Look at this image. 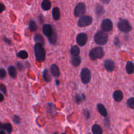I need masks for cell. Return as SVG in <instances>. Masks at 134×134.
Wrapping results in <instances>:
<instances>
[{
    "label": "cell",
    "mask_w": 134,
    "mask_h": 134,
    "mask_svg": "<svg viewBox=\"0 0 134 134\" xmlns=\"http://www.w3.org/2000/svg\"><path fill=\"white\" fill-rule=\"evenodd\" d=\"M71 62L73 65L78 66L81 63V58L79 55L73 56L71 60Z\"/></svg>",
    "instance_id": "ffe728a7"
},
{
    "label": "cell",
    "mask_w": 134,
    "mask_h": 134,
    "mask_svg": "<svg viewBox=\"0 0 134 134\" xmlns=\"http://www.w3.org/2000/svg\"><path fill=\"white\" fill-rule=\"evenodd\" d=\"M8 72L9 76L13 79H15L17 77V71L15 66L13 65H10L8 68Z\"/></svg>",
    "instance_id": "5bb4252c"
},
{
    "label": "cell",
    "mask_w": 134,
    "mask_h": 134,
    "mask_svg": "<svg viewBox=\"0 0 134 134\" xmlns=\"http://www.w3.org/2000/svg\"><path fill=\"white\" fill-rule=\"evenodd\" d=\"M82 97L80 94H76L75 95V100L77 104H80L82 102Z\"/></svg>",
    "instance_id": "d6a6232c"
},
{
    "label": "cell",
    "mask_w": 134,
    "mask_h": 134,
    "mask_svg": "<svg viewBox=\"0 0 134 134\" xmlns=\"http://www.w3.org/2000/svg\"><path fill=\"white\" fill-rule=\"evenodd\" d=\"M43 46L39 43H36L34 45V50L35 58L36 61L39 62H43L46 59V51Z\"/></svg>",
    "instance_id": "6da1fadb"
},
{
    "label": "cell",
    "mask_w": 134,
    "mask_h": 134,
    "mask_svg": "<svg viewBox=\"0 0 134 134\" xmlns=\"http://www.w3.org/2000/svg\"><path fill=\"white\" fill-rule=\"evenodd\" d=\"M128 106L132 109H134V97H130L127 100Z\"/></svg>",
    "instance_id": "f1b7e54d"
},
{
    "label": "cell",
    "mask_w": 134,
    "mask_h": 134,
    "mask_svg": "<svg viewBox=\"0 0 134 134\" xmlns=\"http://www.w3.org/2000/svg\"><path fill=\"white\" fill-rule=\"evenodd\" d=\"M104 65L106 70L108 72L113 71L115 67L114 62L111 60H106L104 61Z\"/></svg>",
    "instance_id": "8fae6325"
},
{
    "label": "cell",
    "mask_w": 134,
    "mask_h": 134,
    "mask_svg": "<svg viewBox=\"0 0 134 134\" xmlns=\"http://www.w3.org/2000/svg\"><path fill=\"white\" fill-rule=\"evenodd\" d=\"M42 31L44 36H46L47 38L49 37L54 31L52 26L48 24H45L42 26Z\"/></svg>",
    "instance_id": "30bf717a"
},
{
    "label": "cell",
    "mask_w": 134,
    "mask_h": 134,
    "mask_svg": "<svg viewBox=\"0 0 134 134\" xmlns=\"http://www.w3.org/2000/svg\"><path fill=\"white\" fill-rule=\"evenodd\" d=\"M5 130L7 131L8 133H10L13 131V127L12 125L9 122H7L4 124Z\"/></svg>",
    "instance_id": "83f0119b"
},
{
    "label": "cell",
    "mask_w": 134,
    "mask_h": 134,
    "mask_svg": "<svg viewBox=\"0 0 134 134\" xmlns=\"http://www.w3.org/2000/svg\"><path fill=\"white\" fill-rule=\"evenodd\" d=\"M16 65L17 69L19 71H23L24 70L25 66H24V64L22 62H21L20 61H18V62H17L16 63Z\"/></svg>",
    "instance_id": "f546056e"
},
{
    "label": "cell",
    "mask_w": 134,
    "mask_h": 134,
    "mask_svg": "<svg viewBox=\"0 0 134 134\" xmlns=\"http://www.w3.org/2000/svg\"><path fill=\"white\" fill-rule=\"evenodd\" d=\"M5 130L4 124L0 121V131H3Z\"/></svg>",
    "instance_id": "60d3db41"
},
{
    "label": "cell",
    "mask_w": 134,
    "mask_h": 134,
    "mask_svg": "<svg viewBox=\"0 0 134 134\" xmlns=\"http://www.w3.org/2000/svg\"><path fill=\"white\" fill-rule=\"evenodd\" d=\"M80 76L82 83L87 84L91 79V72L88 68H84L81 71Z\"/></svg>",
    "instance_id": "8992f818"
},
{
    "label": "cell",
    "mask_w": 134,
    "mask_h": 134,
    "mask_svg": "<svg viewBox=\"0 0 134 134\" xmlns=\"http://www.w3.org/2000/svg\"><path fill=\"white\" fill-rule=\"evenodd\" d=\"M55 83H56V84H57V85H58L59 84V83H60L59 81V80H57L55 81Z\"/></svg>",
    "instance_id": "ee69618b"
},
{
    "label": "cell",
    "mask_w": 134,
    "mask_h": 134,
    "mask_svg": "<svg viewBox=\"0 0 134 134\" xmlns=\"http://www.w3.org/2000/svg\"><path fill=\"white\" fill-rule=\"evenodd\" d=\"M47 109L50 112H51L52 110H55V105L54 104L52 103H49L47 106Z\"/></svg>",
    "instance_id": "e575fe53"
},
{
    "label": "cell",
    "mask_w": 134,
    "mask_h": 134,
    "mask_svg": "<svg viewBox=\"0 0 134 134\" xmlns=\"http://www.w3.org/2000/svg\"><path fill=\"white\" fill-rule=\"evenodd\" d=\"M42 76L44 80H45V81L47 82H49L51 81V76L47 69H45L43 70V73H42Z\"/></svg>",
    "instance_id": "603a6c76"
},
{
    "label": "cell",
    "mask_w": 134,
    "mask_h": 134,
    "mask_svg": "<svg viewBox=\"0 0 134 134\" xmlns=\"http://www.w3.org/2000/svg\"><path fill=\"white\" fill-rule=\"evenodd\" d=\"M95 11H96V14L98 16H101L104 13L105 9L102 5H101L100 4H97L96 6Z\"/></svg>",
    "instance_id": "484cf974"
},
{
    "label": "cell",
    "mask_w": 134,
    "mask_h": 134,
    "mask_svg": "<svg viewBox=\"0 0 134 134\" xmlns=\"http://www.w3.org/2000/svg\"><path fill=\"white\" fill-rule=\"evenodd\" d=\"M70 52L71 54L73 56H77L80 54V48L77 46H76V45L73 46L71 48Z\"/></svg>",
    "instance_id": "d4e9b609"
},
{
    "label": "cell",
    "mask_w": 134,
    "mask_h": 134,
    "mask_svg": "<svg viewBox=\"0 0 134 134\" xmlns=\"http://www.w3.org/2000/svg\"><path fill=\"white\" fill-rule=\"evenodd\" d=\"M104 55V51L103 48L100 47H96L90 50L89 56L90 58L93 60L100 59Z\"/></svg>",
    "instance_id": "3957f363"
},
{
    "label": "cell",
    "mask_w": 134,
    "mask_h": 134,
    "mask_svg": "<svg viewBox=\"0 0 134 134\" xmlns=\"http://www.w3.org/2000/svg\"><path fill=\"white\" fill-rule=\"evenodd\" d=\"M3 41H4L5 43H6L7 44L10 45V44H12V41H11V40H10V39L8 38H7V37H5V36H3Z\"/></svg>",
    "instance_id": "8d00e7d4"
},
{
    "label": "cell",
    "mask_w": 134,
    "mask_h": 134,
    "mask_svg": "<svg viewBox=\"0 0 134 134\" xmlns=\"http://www.w3.org/2000/svg\"><path fill=\"white\" fill-rule=\"evenodd\" d=\"M87 36L85 33L79 34L76 38L77 43L80 46H84L87 41Z\"/></svg>",
    "instance_id": "9c48e42d"
},
{
    "label": "cell",
    "mask_w": 134,
    "mask_h": 134,
    "mask_svg": "<svg viewBox=\"0 0 134 134\" xmlns=\"http://www.w3.org/2000/svg\"><path fill=\"white\" fill-rule=\"evenodd\" d=\"M0 90L1 92H2L5 95H7V89L6 86L3 84L0 83Z\"/></svg>",
    "instance_id": "836d02e7"
},
{
    "label": "cell",
    "mask_w": 134,
    "mask_h": 134,
    "mask_svg": "<svg viewBox=\"0 0 134 134\" xmlns=\"http://www.w3.org/2000/svg\"><path fill=\"white\" fill-rule=\"evenodd\" d=\"M38 18H39V21L41 24H42L43 21H44V18H43V16L42 15V14H40L39 16H38Z\"/></svg>",
    "instance_id": "ab89813d"
},
{
    "label": "cell",
    "mask_w": 134,
    "mask_h": 134,
    "mask_svg": "<svg viewBox=\"0 0 134 134\" xmlns=\"http://www.w3.org/2000/svg\"><path fill=\"white\" fill-rule=\"evenodd\" d=\"M113 23L109 19H104L101 24V28L104 32H108L113 28Z\"/></svg>",
    "instance_id": "ba28073f"
},
{
    "label": "cell",
    "mask_w": 134,
    "mask_h": 134,
    "mask_svg": "<svg viewBox=\"0 0 134 134\" xmlns=\"http://www.w3.org/2000/svg\"><path fill=\"white\" fill-rule=\"evenodd\" d=\"M50 72L52 75L56 77H58L60 75V70L58 66L55 64H52L50 67Z\"/></svg>",
    "instance_id": "7c38bea8"
},
{
    "label": "cell",
    "mask_w": 134,
    "mask_h": 134,
    "mask_svg": "<svg viewBox=\"0 0 134 134\" xmlns=\"http://www.w3.org/2000/svg\"><path fill=\"white\" fill-rule=\"evenodd\" d=\"M52 15L53 18L55 20H58L60 18V11L58 7H55L52 9Z\"/></svg>",
    "instance_id": "ac0fdd59"
},
{
    "label": "cell",
    "mask_w": 134,
    "mask_h": 134,
    "mask_svg": "<svg viewBox=\"0 0 134 134\" xmlns=\"http://www.w3.org/2000/svg\"><path fill=\"white\" fill-rule=\"evenodd\" d=\"M95 42L99 45H105L108 41V36L103 30L98 31L94 36Z\"/></svg>",
    "instance_id": "7a4b0ae2"
},
{
    "label": "cell",
    "mask_w": 134,
    "mask_h": 134,
    "mask_svg": "<svg viewBox=\"0 0 134 134\" xmlns=\"http://www.w3.org/2000/svg\"><path fill=\"white\" fill-rule=\"evenodd\" d=\"M33 39L36 43H39L42 45H43L44 44V38L40 34H35L33 37Z\"/></svg>",
    "instance_id": "e0dca14e"
},
{
    "label": "cell",
    "mask_w": 134,
    "mask_h": 134,
    "mask_svg": "<svg viewBox=\"0 0 134 134\" xmlns=\"http://www.w3.org/2000/svg\"><path fill=\"white\" fill-rule=\"evenodd\" d=\"M86 10L85 5L83 3H78L74 10V14L75 17H81L85 14Z\"/></svg>",
    "instance_id": "52a82bcc"
},
{
    "label": "cell",
    "mask_w": 134,
    "mask_h": 134,
    "mask_svg": "<svg viewBox=\"0 0 134 134\" xmlns=\"http://www.w3.org/2000/svg\"><path fill=\"white\" fill-rule=\"evenodd\" d=\"M16 55L18 58L23 59V60H25L28 58V52L24 50H22L19 51L17 54Z\"/></svg>",
    "instance_id": "7402d4cb"
},
{
    "label": "cell",
    "mask_w": 134,
    "mask_h": 134,
    "mask_svg": "<svg viewBox=\"0 0 134 134\" xmlns=\"http://www.w3.org/2000/svg\"><path fill=\"white\" fill-rule=\"evenodd\" d=\"M126 70L127 73L130 74L133 73L134 72V65L131 61H128L126 63Z\"/></svg>",
    "instance_id": "d6986e66"
},
{
    "label": "cell",
    "mask_w": 134,
    "mask_h": 134,
    "mask_svg": "<svg viewBox=\"0 0 134 134\" xmlns=\"http://www.w3.org/2000/svg\"><path fill=\"white\" fill-rule=\"evenodd\" d=\"M93 22V18L87 15H83L79 18L77 25L80 27H85L90 26Z\"/></svg>",
    "instance_id": "5b68a950"
},
{
    "label": "cell",
    "mask_w": 134,
    "mask_h": 134,
    "mask_svg": "<svg viewBox=\"0 0 134 134\" xmlns=\"http://www.w3.org/2000/svg\"><path fill=\"white\" fill-rule=\"evenodd\" d=\"M119 43H120V42H119V39L117 38H115L114 39V44L116 46L118 47V46H119Z\"/></svg>",
    "instance_id": "f35d334b"
},
{
    "label": "cell",
    "mask_w": 134,
    "mask_h": 134,
    "mask_svg": "<svg viewBox=\"0 0 134 134\" xmlns=\"http://www.w3.org/2000/svg\"><path fill=\"white\" fill-rule=\"evenodd\" d=\"M61 134H67V133H62Z\"/></svg>",
    "instance_id": "7dc6e473"
},
{
    "label": "cell",
    "mask_w": 134,
    "mask_h": 134,
    "mask_svg": "<svg viewBox=\"0 0 134 134\" xmlns=\"http://www.w3.org/2000/svg\"><path fill=\"white\" fill-rule=\"evenodd\" d=\"M48 39L50 43L54 44L57 41V36L56 33L54 31H53V34L49 37L48 38Z\"/></svg>",
    "instance_id": "4316f807"
},
{
    "label": "cell",
    "mask_w": 134,
    "mask_h": 134,
    "mask_svg": "<svg viewBox=\"0 0 134 134\" xmlns=\"http://www.w3.org/2000/svg\"><path fill=\"white\" fill-rule=\"evenodd\" d=\"M83 115H84V117L86 119H88V118H90L91 114H90V111L87 109H84V110Z\"/></svg>",
    "instance_id": "d590c367"
},
{
    "label": "cell",
    "mask_w": 134,
    "mask_h": 134,
    "mask_svg": "<svg viewBox=\"0 0 134 134\" xmlns=\"http://www.w3.org/2000/svg\"><path fill=\"white\" fill-rule=\"evenodd\" d=\"M53 134H58V133H57V132H54Z\"/></svg>",
    "instance_id": "bcb514c9"
},
{
    "label": "cell",
    "mask_w": 134,
    "mask_h": 134,
    "mask_svg": "<svg viewBox=\"0 0 134 134\" xmlns=\"http://www.w3.org/2000/svg\"><path fill=\"white\" fill-rule=\"evenodd\" d=\"M7 75V73L5 69L0 68V79H4Z\"/></svg>",
    "instance_id": "1f68e13d"
},
{
    "label": "cell",
    "mask_w": 134,
    "mask_h": 134,
    "mask_svg": "<svg viewBox=\"0 0 134 134\" xmlns=\"http://www.w3.org/2000/svg\"><path fill=\"white\" fill-rule=\"evenodd\" d=\"M28 27L30 31H35L38 29V25L35 21L34 20H30L29 22Z\"/></svg>",
    "instance_id": "cb8c5ba5"
},
{
    "label": "cell",
    "mask_w": 134,
    "mask_h": 134,
    "mask_svg": "<svg viewBox=\"0 0 134 134\" xmlns=\"http://www.w3.org/2000/svg\"><path fill=\"white\" fill-rule=\"evenodd\" d=\"M4 95L1 93H0V102H3L4 100Z\"/></svg>",
    "instance_id": "b9f144b4"
},
{
    "label": "cell",
    "mask_w": 134,
    "mask_h": 134,
    "mask_svg": "<svg viewBox=\"0 0 134 134\" xmlns=\"http://www.w3.org/2000/svg\"><path fill=\"white\" fill-rule=\"evenodd\" d=\"M92 131L93 134H102L103 130L102 127L97 124H94L92 128Z\"/></svg>",
    "instance_id": "44dd1931"
},
{
    "label": "cell",
    "mask_w": 134,
    "mask_h": 134,
    "mask_svg": "<svg viewBox=\"0 0 134 134\" xmlns=\"http://www.w3.org/2000/svg\"><path fill=\"white\" fill-rule=\"evenodd\" d=\"M117 27L121 31L124 32H128L132 29V27L129 21L125 19L120 18Z\"/></svg>",
    "instance_id": "277c9868"
},
{
    "label": "cell",
    "mask_w": 134,
    "mask_h": 134,
    "mask_svg": "<svg viewBox=\"0 0 134 134\" xmlns=\"http://www.w3.org/2000/svg\"><path fill=\"white\" fill-rule=\"evenodd\" d=\"M103 3H104V4H108L109 3V2H110V0H100Z\"/></svg>",
    "instance_id": "7bdbcfd3"
},
{
    "label": "cell",
    "mask_w": 134,
    "mask_h": 134,
    "mask_svg": "<svg viewBox=\"0 0 134 134\" xmlns=\"http://www.w3.org/2000/svg\"><path fill=\"white\" fill-rule=\"evenodd\" d=\"M12 120L13 122L15 124H19L20 123V118L17 115H14L12 117Z\"/></svg>",
    "instance_id": "4dcf8cb0"
},
{
    "label": "cell",
    "mask_w": 134,
    "mask_h": 134,
    "mask_svg": "<svg viewBox=\"0 0 134 134\" xmlns=\"http://www.w3.org/2000/svg\"><path fill=\"white\" fill-rule=\"evenodd\" d=\"M97 110L99 111V113H100V114L104 116V117H106L107 115V111L106 109V108L105 107L104 105L102 104H98L97 105Z\"/></svg>",
    "instance_id": "2e32d148"
},
{
    "label": "cell",
    "mask_w": 134,
    "mask_h": 134,
    "mask_svg": "<svg viewBox=\"0 0 134 134\" xmlns=\"http://www.w3.org/2000/svg\"><path fill=\"white\" fill-rule=\"evenodd\" d=\"M5 9V5L0 2V14H1L4 10Z\"/></svg>",
    "instance_id": "74e56055"
},
{
    "label": "cell",
    "mask_w": 134,
    "mask_h": 134,
    "mask_svg": "<svg viewBox=\"0 0 134 134\" xmlns=\"http://www.w3.org/2000/svg\"><path fill=\"white\" fill-rule=\"evenodd\" d=\"M0 134H6L4 131H0Z\"/></svg>",
    "instance_id": "f6af8a7d"
},
{
    "label": "cell",
    "mask_w": 134,
    "mask_h": 134,
    "mask_svg": "<svg viewBox=\"0 0 134 134\" xmlns=\"http://www.w3.org/2000/svg\"><path fill=\"white\" fill-rule=\"evenodd\" d=\"M41 8L44 10H49L51 7V3L49 0H43L41 4Z\"/></svg>",
    "instance_id": "9a60e30c"
},
{
    "label": "cell",
    "mask_w": 134,
    "mask_h": 134,
    "mask_svg": "<svg viewBox=\"0 0 134 134\" xmlns=\"http://www.w3.org/2000/svg\"><path fill=\"white\" fill-rule=\"evenodd\" d=\"M113 97L116 102H120L124 97L123 93L120 90L115 91L113 93Z\"/></svg>",
    "instance_id": "4fadbf2b"
}]
</instances>
